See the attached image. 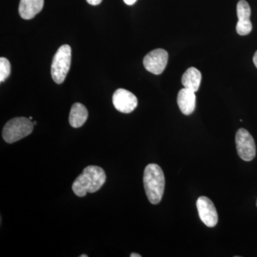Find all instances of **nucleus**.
Segmentation results:
<instances>
[{
  "instance_id": "4",
  "label": "nucleus",
  "mask_w": 257,
  "mask_h": 257,
  "mask_svg": "<svg viewBox=\"0 0 257 257\" xmlns=\"http://www.w3.org/2000/svg\"><path fill=\"white\" fill-rule=\"evenodd\" d=\"M72 50L68 45L61 46L57 51L52 66L51 74L54 82L60 84L64 82L70 69Z\"/></svg>"
},
{
  "instance_id": "9",
  "label": "nucleus",
  "mask_w": 257,
  "mask_h": 257,
  "mask_svg": "<svg viewBox=\"0 0 257 257\" xmlns=\"http://www.w3.org/2000/svg\"><path fill=\"white\" fill-rule=\"evenodd\" d=\"M236 13L239 19L236 24V32L241 36L248 35L252 30V24L250 21L251 8L247 2L240 0L236 6Z\"/></svg>"
},
{
  "instance_id": "3",
  "label": "nucleus",
  "mask_w": 257,
  "mask_h": 257,
  "mask_svg": "<svg viewBox=\"0 0 257 257\" xmlns=\"http://www.w3.org/2000/svg\"><path fill=\"white\" fill-rule=\"evenodd\" d=\"M33 121L28 118L15 117L10 119L3 127V140L8 144L20 141L29 136L33 132Z\"/></svg>"
},
{
  "instance_id": "13",
  "label": "nucleus",
  "mask_w": 257,
  "mask_h": 257,
  "mask_svg": "<svg viewBox=\"0 0 257 257\" xmlns=\"http://www.w3.org/2000/svg\"><path fill=\"white\" fill-rule=\"evenodd\" d=\"M202 81V74L194 67H190L182 76V83L184 87L196 92L199 90Z\"/></svg>"
},
{
  "instance_id": "15",
  "label": "nucleus",
  "mask_w": 257,
  "mask_h": 257,
  "mask_svg": "<svg viewBox=\"0 0 257 257\" xmlns=\"http://www.w3.org/2000/svg\"><path fill=\"white\" fill-rule=\"evenodd\" d=\"M87 2L89 5L96 6V5L100 4L102 0H87Z\"/></svg>"
},
{
  "instance_id": "14",
  "label": "nucleus",
  "mask_w": 257,
  "mask_h": 257,
  "mask_svg": "<svg viewBox=\"0 0 257 257\" xmlns=\"http://www.w3.org/2000/svg\"><path fill=\"white\" fill-rule=\"evenodd\" d=\"M11 72V65L8 59L0 58V82H4L9 77Z\"/></svg>"
},
{
  "instance_id": "2",
  "label": "nucleus",
  "mask_w": 257,
  "mask_h": 257,
  "mask_svg": "<svg viewBox=\"0 0 257 257\" xmlns=\"http://www.w3.org/2000/svg\"><path fill=\"white\" fill-rule=\"evenodd\" d=\"M144 187L149 201L158 204L165 192V178L163 171L157 164H150L144 172Z\"/></svg>"
},
{
  "instance_id": "12",
  "label": "nucleus",
  "mask_w": 257,
  "mask_h": 257,
  "mask_svg": "<svg viewBox=\"0 0 257 257\" xmlns=\"http://www.w3.org/2000/svg\"><path fill=\"white\" fill-rule=\"evenodd\" d=\"M88 118V111L84 104L74 103L69 114V124L74 128H79L84 124Z\"/></svg>"
},
{
  "instance_id": "11",
  "label": "nucleus",
  "mask_w": 257,
  "mask_h": 257,
  "mask_svg": "<svg viewBox=\"0 0 257 257\" xmlns=\"http://www.w3.org/2000/svg\"><path fill=\"white\" fill-rule=\"evenodd\" d=\"M44 0H20L19 13L24 20H31L42 11Z\"/></svg>"
},
{
  "instance_id": "16",
  "label": "nucleus",
  "mask_w": 257,
  "mask_h": 257,
  "mask_svg": "<svg viewBox=\"0 0 257 257\" xmlns=\"http://www.w3.org/2000/svg\"><path fill=\"white\" fill-rule=\"evenodd\" d=\"M125 4L127 5H133L136 3L138 0H123Z\"/></svg>"
},
{
  "instance_id": "19",
  "label": "nucleus",
  "mask_w": 257,
  "mask_h": 257,
  "mask_svg": "<svg viewBox=\"0 0 257 257\" xmlns=\"http://www.w3.org/2000/svg\"><path fill=\"white\" fill-rule=\"evenodd\" d=\"M80 257H88V255H85V254H82V255H81V256H79Z\"/></svg>"
},
{
  "instance_id": "17",
  "label": "nucleus",
  "mask_w": 257,
  "mask_h": 257,
  "mask_svg": "<svg viewBox=\"0 0 257 257\" xmlns=\"http://www.w3.org/2000/svg\"><path fill=\"white\" fill-rule=\"evenodd\" d=\"M253 64H255V66H256L257 68V51L256 52H255L254 55H253Z\"/></svg>"
},
{
  "instance_id": "1",
  "label": "nucleus",
  "mask_w": 257,
  "mask_h": 257,
  "mask_svg": "<svg viewBox=\"0 0 257 257\" xmlns=\"http://www.w3.org/2000/svg\"><path fill=\"white\" fill-rule=\"evenodd\" d=\"M105 172L98 166H88L72 184V190L79 197L99 191L106 182Z\"/></svg>"
},
{
  "instance_id": "8",
  "label": "nucleus",
  "mask_w": 257,
  "mask_h": 257,
  "mask_svg": "<svg viewBox=\"0 0 257 257\" xmlns=\"http://www.w3.org/2000/svg\"><path fill=\"white\" fill-rule=\"evenodd\" d=\"M197 207L199 218L206 226L214 227L217 224V211L210 199L204 196L198 198Z\"/></svg>"
},
{
  "instance_id": "6",
  "label": "nucleus",
  "mask_w": 257,
  "mask_h": 257,
  "mask_svg": "<svg viewBox=\"0 0 257 257\" xmlns=\"http://www.w3.org/2000/svg\"><path fill=\"white\" fill-rule=\"evenodd\" d=\"M168 58L167 51L163 49H157L145 56L143 60L144 66L148 72L159 75L167 67Z\"/></svg>"
},
{
  "instance_id": "18",
  "label": "nucleus",
  "mask_w": 257,
  "mask_h": 257,
  "mask_svg": "<svg viewBox=\"0 0 257 257\" xmlns=\"http://www.w3.org/2000/svg\"><path fill=\"white\" fill-rule=\"evenodd\" d=\"M131 257H142L141 255L139 254V253H133L130 255Z\"/></svg>"
},
{
  "instance_id": "22",
  "label": "nucleus",
  "mask_w": 257,
  "mask_h": 257,
  "mask_svg": "<svg viewBox=\"0 0 257 257\" xmlns=\"http://www.w3.org/2000/svg\"><path fill=\"white\" fill-rule=\"evenodd\" d=\"M256 207H257V200H256Z\"/></svg>"
},
{
  "instance_id": "7",
  "label": "nucleus",
  "mask_w": 257,
  "mask_h": 257,
  "mask_svg": "<svg viewBox=\"0 0 257 257\" xmlns=\"http://www.w3.org/2000/svg\"><path fill=\"white\" fill-rule=\"evenodd\" d=\"M112 102L116 110L124 114L133 112L138 104L137 96L124 89H118L115 91Z\"/></svg>"
},
{
  "instance_id": "20",
  "label": "nucleus",
  "mask_w": 257,
  "mask_h": 257,
  "mask_svg": "<svg viewBox=\"0 0 257 257\" xmlns=\"http://www.w3.org/2000/svg\"><path fill=\"white\" fill-rule=\"evenodd\" d=\"M33 124H34V125H36V124H37V122H36V121H33Z\"/></svg>"
},
{
  "instance_id": "21",
  "label": "nucleus",
  "mask_w": 257,
  "mask_h": 257,
  "mask_svg": "<svg viewBox=\"0 0 257 257\" xmlns=\"http://www.w3.org/2000/svg\"><path fill=\"white\" fill-rule=\"evenodd\" d=\"M29 119H30V120H32V116H30V118H29Z\"/></svg>"
},
{
  "instance_id": "10",
  "label": "nucleus",
  "mask_w": 257,
  "mask_h": 257,
  "mask_svg": "<svg viewBox=\"0 0 257 257\" xmlns=\"http://www.w3.org/2000/svg\"><path fill=\"white\" fill-rule=\"evenodd\" d=\"M177 104L184 114H192L196 107L195 92L185 87L181 89L177 96Z\"/></svg>"
},
{
  "instance_id": "5",
  "label": "nucleus",
  "mask_w": 257,
  "mask_h": 257,
  "mask_svg": "<svg viewBox=\"0 0 257 257\" xmlns=\"http://www.w3.org/2000/svg\"><path fill=\"white\" fill-rule=\"evenodd\" d=\"M236 147L240 158L245 162L253 160L256 150L254 140L251 134L245 128H239L236 134Z\"/></svg>"
}]
</instances>
